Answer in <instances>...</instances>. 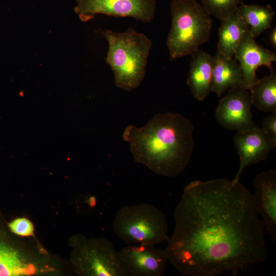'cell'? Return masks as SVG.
Listing matches in <instances>:
<instances>
[{"label": "cell", "mask_w": 276, "mask_h": 276, "mask_svg": "<svg viewBox=\"0 0 276 276\" xmlns=\"http://www.w3.org/2000/svg\"><path fill=\"white\" fill-rule=\"evenodd\" d=\"M191 122L181 114L160 113L145 125L127 126L123 133L134 159L166 177L178 175L188 165L194 149Z\"/></svg>", "instance_id": "2"}, {"label": "cell", "mask_w": 276, "mask_h": 276, "mask_svg": "<svg viewBox=\"0 0 276 276\" xmlns=\"http://www.w3.org/2000/svg\"><path fill=\"white\" fill-rule=\"evenodd\" d=\"M12 232L20 236H31L34 233L33 224L25 218H17L9 223Z\"/></svg>", "instance_id": "20"}, {"label": "cell", "mask_w": 276, "mask_h": 276, "mask_svg": "<svg viewBox=\"0 0 276 276\" xmlns=\"http://www.w3.org/2000/svg\"><path fill=\"white\" fill-rule=\"evenodd\" d=\"M35 266L27 262L18 251L0 236V276L30 275Z\"/></svg>", "instance_id": "16"}, {"label": "cell", "mask_w": 276, "mask_h": 276, "mask_svg": "<svg viewBox=\"0 0 276 276\" xmlns=\"http://www.w3.org/2000/svg\"><path fill=\"white\" fill-rule=\"evenodd\" d=\"M210 16L222 20L237 11L244 0H200Z\"/></svg>", "instance_id": "19"}, {"label": "cell", "mask_w": 276, "mask_h": 276, "mask_svg": "<svg viewBox=\"0 0 276 276\" xmlns=\"http://www.w3.org/2000/svg\"><path fill=\"white\" fill-rule=\"evenodd\" d=\"M242 81L241 70L234 57L217 52L213 56L212 92L221 97L226 90L242 86Z\"/></svg>", "instance_id": "14"}, {"label": "cell", "mask_w": 276, "mask_h": 276, "mask_svg": "<svg viewBox=\"0 0 276 276\" xmlns=\"http://www.w3.org/2000/svg\"><path fill=\"white\" fill-rule=\"evenodd\" d=\"M269 40L271 45L275 48L276 47V29L273 28L271 31L269 35Z\"/></svg>", "instance_id": "22"}, {"label": "cell", "mask_w": 276, "mask_h": 276, "mask_svg": "<svg viewBox=\"0 0 276 276\" xmlns=\"http://www.w3.org/2000/svg\"><path fill=\"white\" fill-rule=\"evenodd\" d=\"M76 3L75 12L83 21L104 14L150 22L154 18L156 6L155 0H76Z\"/></svg>", "instance_id": "7"}, {"label": "cell", "mask_w": 276, "mask_h": 276, "mask_svg": "<svg viewBox=\"0 0 276 276\" xmlns=\"http://www.w3.org/2000/svg\"><path fill=\"white\" fill-rule=\"evenodd\" d=\"M256 38L270 28L275 12L270 5L241 4L237 10Z\"/></svg>", "instance_id": "17"}, {"label": "cell", "mask_w": 276, "mask_h": 276, "mask_svg": "<svg viewBox=\"0 0 276 276\" xmlns=\"http://www.w3.org/2000/svg\"><path fill=\"white\" fill-rule=\"evenodd\" d=\"M240 65L242 86L249 90L258 81L257 69L261 66L273 72L272 63L276 61V55L258 44L249 30L244 36L234 56Z\"/></svg>", "instance_id": "10"}, {"label": "cell", "mask_w": 276, "mask_h": 276, "mask_svg": "<svg viewBox=\"0 0 276 276\" xmlns=\"http://www.w3.org/2000/svg\"><path fill=\"white\" fill-rule=\"evenodd\" d=\"M75 260L78 271L84 275L130 276L114 245L106 238L79 242Z\"/></svg>", "instance_id": "6"}, {"label": "cell", "mask_w": 276, "mask_h": 276, "mask_svg": "<svg viewBox=\"0 0 276 276\" xmlns=\"http://www.w3.org/2000/svg\"><path fill=\"white\" fill-rule=\"evenodd\" d=\"M167 46L171 60L191 55L210 39L211 16L196 0H172Z\"/></svg>", "instance_id": "4"}, {"label": "cell", "mask_w": 276, "mask_h": 276, "mask_svg": "<svg viewBox=\"0 0 276 276\" xmlns=\"http://www.w3.org/2000/svg\"><path fill=\"white\" fill-rule=\"evenodd\" d=\"M249 30L248 26L237 11L221 20L217 53L234 57L242 38Z\"/></svg>", "instance_id": "15"}, {"label": "cell", "mask_w": 276, "mask_h": 276, "mask_svg": "<svg viewBox=\"0 0 276 276\" xmlns=\"http://www.w3.org/2000/svg\"><path fill=\"white\" fill-rule=\"evenodd\" d=\"M167 240L168 260L186 276L237 275L264 262L263 226L252 194L240 180H195L183 189Z\"/></svg>", "instance_id": "1"}, {"label": "cell", "mask_w": 276, "mask_h": 276, "mask_svg": "<svg viewBox=\"0 0 276 276\" xmlns=\"http://www.w3.org/2000/svg\"><path fill=\"white\" fill-rule=\"evenodd\" d=\"M130 276H163L169 261L166 249L153 245L128 244L118 251Z\"/></svg>", "instance_id": "9"}, {"label": "cell", "mask_w": 276, "mask_h": 276, "mask_svg": "<svg viewBox=\"0 0 276 276\" xmlns=\"http://www.w3.org/2000/svg\"><path fill=\"white\" fill-rule=\"evenodd\" d=\"M252 194L254 206L262 218L271 240L276 242V171L269 170L258 174L254 179Z\"/></svg>", "instance_id": "12"}, {"label": "cell", "mask_w": 276, "mask_h": 276, "mask_svg": "<svg viewBox=\"0 0 276 276\" xmlns=\"http://www.w3.org/2000/svg\"><path fill=\"white\" fill-rule=\"evenodd\" d=\"M233 140L240 158L239 169L233 179L235 181L240 180L245 168L266 159L276 146L261 128L256 125L237 132Z\"/></svg>", "instance_id": "11"}, {"label": "cell", "mask_w": 276, "mask_h": 276, "mask_svg": "<svg viewBox=\"0 0 276 276\" xmlns=\"http://www.w3.org/2000/svg\"><path fill=\"white\" fill-rule=\"evenodd\" d=\"M191 55L187 84L193 97L202 101L212 92L213 56L199 49Z\"/></svg>", "instance_id": "13"}, {"label": "cell", "mask_w": 276, "mask_h": 276, "mask_svg": "<svg viewBox=\"0 0 276 276\" xmlns=\"http://www.w3.org/2000/svg\"><path fill=\"white\" fill-rule=\"evenodd\" d=\"M108 50L105 58L115 85L130 91L141 84L145 76L151 40L144 34L129 28L124 32H103Z\"/></svg>", "instance_id": "3"}, {"label": "cell", "mask_w": 276, "mask_h": 276, "mask_svg": "<svg viewBox=\"0 0 276 276\" xmlns=\"http://www.w3.org/2000/svg\"><path fill=\"white\" fill-rule=\"evenodd\" d=\"M113 228L126 245H155L169 238L165 214L154 205L147 203L121 207L116 214Z\"/></svg>", "instance_id": "5"}, {"label": "cell", "mask_w": 276, "mask_h": 276, "mask_svg": "<svg viewBox=\"0 0 276 276\" xmlns=\"http://www.w3.org/2000/svg\"><path fill=\"white\" fill-rule=\"evenodd\" d=\"M219 101L215 111L217 122L227 129L241 131L255 126L251 97L242 86L234 87Z\"/></svg>", "instance_id": "8"}, {"label": "cell", "mask_w": 276, "mask_h": 276, "mask_svg": "<svg viewBox=\"0 0 276 276\" xmlns=\"http://www.w3.org/2000/svg\"><path fill=\"white\" fill-rule=\"evenodd\" d=\"M252 105L264 112L276 111V74L264 76L250 89Z\"/></svg>", "instance_id": "18"}, {"label": "cell", "mask_w": 276, "mask_h": 276, "mask_svg": "<svg viewBox=\"0 0 276 276\" xmlns=\"http://www.w3.org/2000/svg\"><path fill=\"white\" fill-rule=\"evenodd\" d=\"M261 128L265 134L276 143V111L271 112L263 120Z\"/></svg>", "instance_id": "21"}]
</instances>
